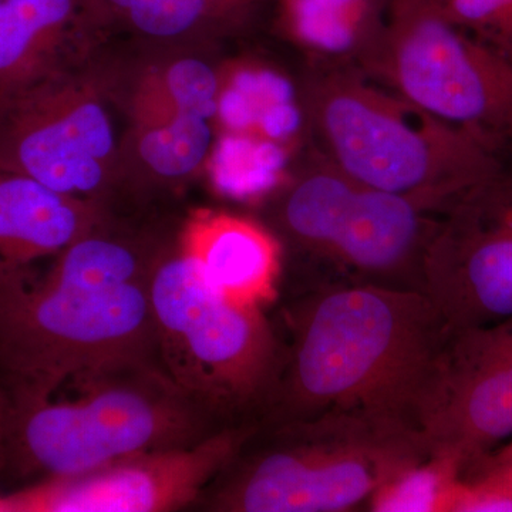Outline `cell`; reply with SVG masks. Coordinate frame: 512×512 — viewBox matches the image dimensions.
<instances>
[{"label":"cell","instance_id":"obj_1","mask_svg":"<svg viewBox=\"0 0 512 512\" xmlns=\"http://www.w3.org/2000/svg\"><path fill=\"white\" fill-rule=\"evenodd\" d=\"M288 329L258 424L340 413L423 437L451 330L426 293L329 286L292 306Z\"/></svg>","mask_w":512,"mask_h":512},{"label":"cell","instance_id":"obj_2","mask_svg":"<svg viewBox=\"0 0 512 512\" xmlns=\"http://www.w3.org/2000/svg\"><path fill=\"white\" fill-rule=\"evenodd\" d=\"M168 248L107 220L32 269L0 278V384L13 406L52 399L76 377L158 360L151 285Z\"/></svg>","mask_w":512,"mask_h":512},{"label":"cell","instance_id":"obj_3","mask_svg":"<svg viewBox=\"0 0 512 512\" xmlns=\"http://www.w3.org/2000/svg\"><path fill=\"white\" fill-rule=\"evenodd\" d=\"M67 399L9 403L0 474L69 477L144 451L188 447L229 426L158 360L113 363L76 377Z\"/></svg>","mask_w":512,"mask_h":512},{"label":"cell","instance_id":"obj_4","mask_svg":"<svg viewBox=\"0 0 512 512\" xmlns=\"http://www.w3.org/2000/svg\"><path fill=\"white\" fill-rule=\"evenodd\" d=\"M430 456L423 437L328 413L258 424L195 503L212 512H345Z\"/></svg>","mask_w":512,"mask_h":512},{"label":"cell","instance_id":"obj_5","mask_svg":"<svg viewBox=\"0 0 512 512\" xmlns=\"http://www.w3.org/2000/svg\"><path fill=\"white\" fill-rule=\"evenodd\" d=\"M151 301L158 359L171 379L228 423L258 421L282 355L264 309L225 301L178 245L158 262Z\"/></svg>","mask_w":512,"mask_h":512},{"label":"cell","instance_id":"obj_6","mask_svg":"<svg viewBox=\"0 0 512 512\" xmlns=\"http://www.w3.org/2000/svg\"><path fill=\"white\" fill-rule=\"evenodd\" d=\"M322 127L343 175L363 187L427 201L456 200L501 167L500 158L461 128L410 123L367 90H336L322 107Z\"/></svg>","mask_w":512,"mask_h":512},{"label":"cell","instance_id":"obj_7","mask_svg":"<svg viewBox=\"0 0 512 512\" xmlns=\"http://www.w3.org/2000/svg\"><path fill=\"white\" fill-rule=\"evenodd\" d=\"M392 73L406 99L478 138L512 150V49L460 28L436 0H396Z\"/></svg>","mask_w":512,"mask_h":512},{"label":"cell","instance_id":"obj_8","mask_svg":"<svg viewBox=\"0 0 512 512\" xmlns=\"http://www.w3.org/2000/svg\"><path fill=\"white\" fill-rule=\"evenodd\" d=\"M114 148L113 124L99 97L56 70L0 92L2 170L100 202Z\"/></svg>","mask_w":512,"mask_h":512},{"label":"cell","instance_id":"obj_9","mask_svg":"<svg viewBox=\"0 0 512 512\" xmlns=\"http://www.w3.org/2000/svg\"><path fill=\"white\" fill-rule=\"evenodd\" d=\"M451 208L427 248L421 292L450 328L512 318V173L501 165Z\"/></svg>","mask_w":512,"mask_h":512},{"label":"cell","instance_id":"obj_10","mask_svg":"<svg viewBox=\"0 0 512 512\" xmlns=\"http://www.w3.org/2000/svg\"><path fill=\"white\" fill-rule=\"evenodd\" d=\"M258 421L229 424L188 447L144 451L5 495V512H163L194 508Z\"/></svg>","mask_w":512,"mask_h":512},{"label":"cell","instance_id":"obj_11","mask_svg":"<svg viewBox=\"0 0 512 512\" xmlns=\"http://www.w3.org/2000/svg\"><path fill=\"white\" fill-rule=\"evenodd\" d=\"M423 439L463 473L512 439V318L451 328Z\"/></svg>","mask_w":512,"mask_h":512},{"label":"cell","instance_id":"obj_12","mask_svg":"<svg viewBox=\"0 0 512 512\" xmlns=\"http://www.w3.org/2000/svg\"><path fill=\"white\" fill-rule=\"evenodd\" d=\"M426 205L349 181L336 195L311 251L356 276L357 284L421 291L431 238Z\"/></svg>","mask_w":512,"mask_h":512},{"label":"cell","instance_id":"obj_13","mask_svg":"<svg viewBox=\"0 0 512 512\" xmlns=\"http://www.w3.org/2000/svg\"><path fill=\"white\" fill-rule=\"evenodd\" d=\"M220 79L208 64L178 60L148 72L133 101L138 154L163 178L187 177L210 156Z\"/></svg>","mask_w":512,"mask_h":512},{"label":"cell","instance_id":"obj_14","mask_svg":"<svg viewBox=\"0 0 512 512\" xmlns=\"http://www.w3.org/2000/svg\"><path fill=\"white\" fill-rule=\"evenodd\" d=\"M177 245L202 281L225 301L264 309L278 296L282 249L264 225L201 208L184 221Z\"/></svg>","mask_w":512,"mask_h":512},{"label":"cell","instance_id":"obj_15","mask_svg":"<svg viewBox=\"0 0 512 512\" xmlns=\"http://www.w3.org/2000/svg\"><path fill=\"white\" fill-rule=\"evenodd\" d=\"M106 220L100 202L0 168V278L30 271Z\"/></svg>","mask_w":512,"mask_h":512},{"label":"cell","instance_id":"obj_16","mask_svg":"<svg viewBox=\"0 0 512 512\" xmlns=\"http://www.w3.org/2000/svg\"><path fill=\"white\" fill-rule=\"evenodd\" d=\"M73 0H0V92L56 70Z\"/></svg>","mask_w":512,"mask_h":512},{"label":"cell","instance_id":"obj_17","mask_svg":"<svg viewBox=\"0 0 512 512\" xmlns=\"http://www.w3.org/2000/svg\"><path fill=\"white\" fill-rule=\"evenodd\" d=\"M217 120L227 133L282 144L299 128L291 84L269 70L239 69L220 79Z\"/></svg>","mask_w":512,"mask_h":512},{"label":"cell","instance_id":"obj_18","mask_svg":"<svg viewBox=\"0 0 512 512\" xmlns=\"http://www.w3.org/2000/svg\"><path fill=\"white\" fill-rule=\"evenodd\" d=\"M282 144L249 134L227 133L212 144L208 171L218 191L238 200L261 198L284 177Z\"/></svg>","mask_w":512,"mask_h":512},{"label":"cell","instance_id":"obj_19","mask_svg":"<svg viewBox=\"0 0 512 512\" xmlns=\"http://www.w3.org/2000/svg\"><path fill=\"white\" fill-rule=\"evenodd\" d=\"M463 468L453 458L430 454L373 495L367 510L376 512H453Z\"/></svg>","mask_w":512,"mask_h":512},{"label":"cell","instance_id":"obj_20","mask_svg":"<svg viewBox=\"0 0 512 512\" xmlns=\"http://www.w3.org/2000/svg\"><path fill=\"white\" fill-rule=\"evenodd\" d=\"M379 0H285L296 37L329 53L350 49L376 16Z\"/></svg>","mask_w":512,"mask_h":512},{"label":"cell","instance_id":"obj_21","mask_svg":"<svg viewBox=\"0 0 512 512\" xmlns=\"http://www.w3.org/2000/svg\"><path fill=\"white\" fill-rule=\"evenodd\" d=\"M146 35H181L200 20L207 0H111Z\"/></svg>","mask_w":512,"mask_h":512},{"label":"cell","instance_id":"obj_22","mask_svg":"<svg viewBox=\"0 0 512 512\" xmlns=\"http://www.w3.org/2000/svg\"><path fill=\"white\" fill-rule=\"evenodd\" d=\"M460 28L512 49V0H436Z\"/></svg>","mask_w":512,"mask_h":512},{"label":"cell","instance_id":"obj_23","mask_svg":"<svg viewBox=\"0 0 512 512\" xmlns=\"http://www.w3.org/2000/svg\"><path fill=\"white\" fill-rule=\"evenodd\" d=\"M466 476L483 477L512 495V439L497 453L468 468Z\"/></svg>","mask_w":512,"mask_h":512},{"label":"cell","instance_id":"obj_24","mask_svg":"<svg viewBox=\"0 0 512 512\" xmlns=\"http://www.w3.org/2000/svg\"><path fill=\"white\" fill-rule=\"evenodd\" d=\"M9 399L2 384H0V466H2L3 436H5L6 419H8Z\"/></svg>","mask_w":512,"mask_h":512},{"label":"cell","instance_id":"obj_25","mask_svg":"<svg viewBox=\"0 0 512 512\" xmlns=\"http://www.w3.org/2000/svg\"><path fill=\"white\" fill-rule=\"evenodd\" d=\"M0 512H5V503H3V497H0Z\"/></svg>","mask_w":512,"mask_h":512}]
</instances>
